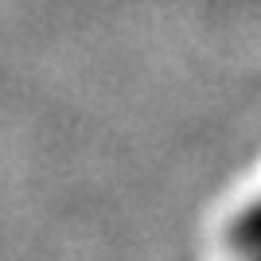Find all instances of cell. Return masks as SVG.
Here are the masks:
<instances>
[{"label": "cell", "mask_w": 261, "mask_h": 261, "mask_svg": "<svg viewBox=\"0 0 261 261\" xmlns=\"http://www.w3.org/2000/svg\"><path fill=\"white\" fill-rule=\"evenodd\" d=\"M253 261H261V253H253Z\"/></svg>", "instance_id": "cell-2"}, {"label": "cell", "mask_w": 261, "mask_h": 261, "mask_svg": "<svg viewBox=\"0 0 261 261\" xmlns=\"http://www.w3.org/2000/svg\"><path fill=\"white\" fill-rule=\"evenodd\" d=\"M230 242H234V250L242 253H261V203H253L246 215H238V222L230 226Z\"/></svg>", "instance_id": "cell-1"}]
</instances>
